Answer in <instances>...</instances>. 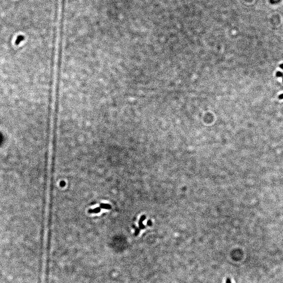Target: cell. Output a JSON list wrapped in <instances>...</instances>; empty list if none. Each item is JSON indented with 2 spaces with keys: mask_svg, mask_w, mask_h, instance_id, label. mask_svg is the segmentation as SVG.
<instances>
[{
  "mask_svg": "<svg viewBox=\"0 0 283 283\" xmlns=\"http://www.w3.org/2000/svg\"><path fill=\"white\" fill-rule=\"evenodd\" d=\"M101 208L100 207H97V208H95L94 209H92V210H89V213H99L101 211Z\"/></svg>",
  "mask_w": 283,
  "mask_h": 283,
  "instance_id": "cell-1",
  "label": "cell"
},
{
  "mask_svg": "<svg viewBox=\"0 0 283 283\" xmlns=\"http://www.w3.org/2000/svg\"><path fill=\"white\" fill-rule=\"evenodd\" d=\"M100 207L101 209H111V206L108 205V204H106V203H101L100 205Z\"/></svg>",
  "mask_w": 283,
  "mask_h": 283,
  "instance_id": "cell-2",
  "label": "cell"
},
{
  "mask_svg": "<svg viewBox=\"0 0 283 283\" xmlns=\"http://www.w3.org/2000/svg\"><path fill=\"white\" fill-rule=\"evenodd\" d=\"M276 76L278 77H282L283 78V72L281 71H278L276 72Z\"/></svg>",
  "mask_w": 283,
  "mask_h": 283,
  "instance_id": "cell-3",
  "label": "cell"
},
{
  "mask_svg": "<svg viewBox=\"0 0 283 283\" xmlns=\"http://www.w3.org/2000/svg\"><path fill=\"white\" fill-rule=\"evenodd\" d=\"M139 231H140V229L139 228H136V232H135V236H137L139 234Z\"/></svg>",
  "mask_w": 283,
  "mask_h": 283,
  "instance_id": "cell-4",
  "label": "cell"
},
{
  "mask_svg": "<svg viewBox=\"0 0 283 283\" xmlns=\"http://www.w3.org/2000/svg\"><path fill=\"white\" fill-rule=\"evenodd\" d=\"M147 223H148V225H149V226H152V223L151 221H150V220Z\"/></svg>",
  "mask_w": 283,
  "mask_h": 283,
  "instance_id": "cell-5",
  "label": "cell"
},
{
  "mask_svg": "<svg viewBox=\"0 0 283 283\" xmlns=\"http://www.w3.org/2000/svg\"><path fill=\"white\" fill-rule=\"evenodd\" d=\"M279 99H283V94H281L279 95Z\"/></svg>",
  "mask_w": 283,
  "mask_h": 283,
  "instance_id": "cell-6",
  "label": "cell"
},
{
  "mask_svg": "<svg viewBox=\"0 0 283 283\" xmlns=\"http://www.w3.org/2000/svg\"><path fill=\"white\" fill-rule=\"evenodd\" d=\"M280 67L281 69H282L283 70V64H281V65H280Z\"/></svg>",
  "mask_w": 283,
  "mask_h": 283,
  "instance_id": "cell-7",
  "label": "cell"
}]
</instances>
